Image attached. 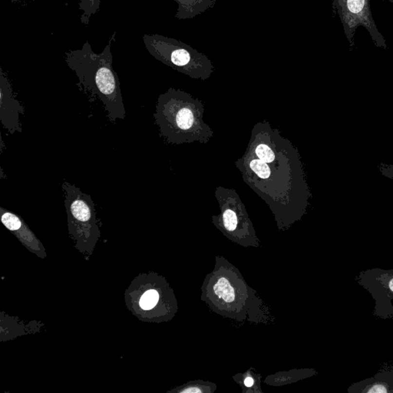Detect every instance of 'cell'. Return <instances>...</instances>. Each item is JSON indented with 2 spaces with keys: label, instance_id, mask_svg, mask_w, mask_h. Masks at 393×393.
<instances>
[{
  "label": "cell",
  "instance_id": "6da1fadb",
  "mask_svg": "<svg viewBox=\"0 0 393 393\" xmlns=\"http://www.w3.org/2000/svg\"><path fill=\"white\" fill-rule=\"evenodd\" d=\"M115 33L109 38L101 53L93 51L89 41L82 49H69L65 53V61L78 77L80 85L93 95L98 97L105 105L109 119L115 122L125 117L120 82L113 69L112 45Z\"/></svg>",
  "mask_w": 393,
  "mask_h": 393
},
{
  "label": "cell",
  "instance_id": "7a4b0ae2",
  "mask_svg": "<svg viewBox=\"0 0 393 393\" xmlns=\"http://www.w3.org/2000/svg\"><path fill=\"white\" fill-rule=\"evenodd\" d=\"M356 281L367 290L375 300L374 317L393 319V268H373L362 270Z\"/></svg>",
  "mask_w": 393,
  "mask_h": 393
},
{
  "label": "cell",
  "instance_id": "3957f363",
  "mask_svg": "<svg viewBox=\"0 0 393 393\" xmlns=\"http://www.w3.org/2000/svg\"><path fill=\"white\" fill-rule=\"evenodd\" d=\"M20 114H24V108L17 99L7 75L0 67V120L11 134L22 132Z\"/></svg>",
  "mask_w": 393,
  "mask_h": 393
},
{
  "label": "cell",
  "instance_id": "277c9868",
  "mask_svg": "<svg viewBox=\"0 0 393 393\" xmlns=\"http://www.w3.org/2000/svg\"><path fill=\"white\" fill-rule=\"evenodd\" d=\"M351 393H393V365H385L374 376L350 386Z\"/></svg>",
  "mask_w": 393,
  "mask_h": 393
},
{
  "label": "cell",
  "instance_id": "5b68a950",
  "mask_svg": "<svg viewBox=\"0 0 393 393\" xmlns=\"http://www.w3.org/2000/svg\"><path fill=\"white\" fill-rule=\"evenodd\" d=\"M79 19L82 25L88 26L92 17L99 11L102 0H78Z\"/></svg>",
  "mask_w": 393,
  "mask_h": 393
},
{
  "label": "cell",
  "instance_id": "8992f818",
  "mask_svg": "<svg viewBox=\"0 0 393 393\" xmlns=\"http://www.w3.org/2000/svg\"><path fill=\"white\" fill-rule=\"evenodd\" d=\"M214 293L218 296V298H222L227 303H230L234 300V290L232 286H230L229 281L222 277L218 280V282L214 286Z\"/></svg>",
  "mask_w": 393,
  "mask_h": 393
},
{
  "label": "cell",
  "instance_id": "52a82bcc",
  "mask_svg": "<svg viewBox=\"0 0 393 393\" xmlns=\"http://www.w3.org/2000/svg\"><path fill=\"white\" fill-rule=\"evenodd\" d=\"M159 299V294L154 290H150L142 296L140 300V306L143 310H149L152 309Z\"/></svg>",
  "mask_w": 393,
  "mask_h": 393
},
{
  "label": "cell",
  "instance_id": "ba28073f",
  "mask_svg": "<svg viewBox=\"0 0 393 393\" xmlns=\"http://www.w3.org/2000/svg\"><path fill=\"white\" fill-rule=\"evenodd\" d=\"M190 59V54L185 49H175L170 55V62L177 66H185Z\"/></svg>",
  "mask_w": 393,
  "mask_h": 393
},
{
  "label": "cell",
  "instance_id": "9c48e42d",
  "mask_svg": "<svg viewBox=\"0 0 393 393\" xmlns=\"http://www.w3.org/2000/svg\"><path fill=\"white\" fill-rule=\"evenodd\" d=\"M250 168L260 178L266 179L270 175V170L267 164L261 159H254L250 162Z\"/></svg>",
  "mask_w": 393,
  "mask_h": 393
},
{
  "label": "cell",
  "instance_id": "30bf717a",
  "mask_svg": "<svg viewBox=\"0 0 393 393\" xmlns=\"http://www.w3.org/2000/svg\"><path fill=\"white\" fill-rule=\"evenodd\" d=\"M256 154L259 159L265 161L266 163H270L275 159V154L274 151L264 144L258 145L256 149Z\"/></svg>",
  "mask_w": 393,
  "mask_h": 393
},
{
  "label": "cell",
  "instance_id": "8fae6325",
  "mask_svg": "<svg viewBox=\"0 0 393 393\" xmlns=\"http://www.w3.org/2000/svg\"><path fill=\"white\" fill-rule=\"evenodd\" d=\"M224 224L226 230L233 231L238 225V218L235 213L231 210H226L223 215Z\"/></svg>",
  "mask_w": 393,
  "mask_h": 393
},
{
  "label": "cell",
  "instance_id": "7c38bea8",
  "mask_svg": "<svg viewBox=\"0 0 393 393\" xmlns=\"http://www.w3.org/2000/svg\"><path fill=\"white\" fill-rule=\"evenodd\" d=\"M347 6L351 13H360L364 6V0H347Z\"/></svg>",
  "mask_w": 393,
  "mask_h": 393
},
{
  "label": "cell",
  "instance_id": "4fadbf2b",
  "mask_svg": "<svg viewBox=\"0 0 393 393\" xmlns=\"http://www.w3.org/2000/svg\"><path fill=\"white\" fill-rule=\"evenodd\" d=\"M37 0H11V2L17 5H27V4L34 2Z\"/></svg>",
  "mask_w": 393,
  "mask_h": 393
},
{
  "label": "cell",
  "instance_id": "5bb4252c",
  "mask_svg": "<svg viewBox=\"0 0 393 393\" xmlns=\"http://www.w3.org/2000/svg\"><path fill=\"white\" fill-rule=\"evenodd\" d=\"M201 390L198 388H189L187 390H185L182 391V393H201Z\"/></svg>",
  "mask_w": 393,
  "mask_h": 393
},
{
  "label": "cell",
  "instance_id": "9a60e30c",
  "mask_svg": "<svg viewBox=\"0 0 393 393\" xmlns=\"http://www.w3.org/2000/svg\"><path fill=\"white\" fill-rule=\"evenodd\" d=\"M244 384L245 386H247V387H251L254 384V379L250 378V377H248V378H246L244 381Z\"/></svg>",
  "mask_w": 393,
  "mask_h": 393
}]
</instances>
